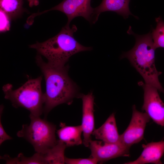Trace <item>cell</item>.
<instances>
[{
	"instance_id": "cell-4",
	"label": "cell",
	"mask_w": 164,
	"mask_h": 164,
	"mask_svg": "<svg viewBox=\"0 0 164 164\" xmlns=\"http://www.w3.org/2000/svg\"><path fill=\"white\" fill-rule=\"evenodd\" d=\"M42 77L29 79L21 87L12 89V84L4 85L2 90L5 98L11 102L15 108L22 107L29 110L30 114L40 116L43 111L44 94L41 89Z\"/></svg>"
},
{
	"instance_id": "cell-15",
	"label": "cell",
	"mask_w": 164,
	"mask_h": 164,
	"mask_svg": "<svg viewBox=\"0 0 164 164\" xmlns=\"http://www.w3.org/2000/svg\"><path fill=\"white\" fill-rule=\"evenodd\" d=\"M66 147L64 143L58 140L55 145L43 153L46 164H64V152Z\"/></svg>"
},
{
	"instance_id": "cell-10",
	"label": "cell",
	"mask_w": 164,
	"mask_h": 164,
	"mask_svg": "<svg viewBox=\"0 0 164 164\" xmlns=\"http://www.w3.org/2000/svg\"><path fill=\"white\" fill-rule=\"evenodd\" d=\"M82 101V118L81 125L83 129L84 145L89 146L91 135L94 130V97L91 92L80 96Z\"/></svg>"
},
{
	"instance_id": "cell-7",
	"label": "cell",
	"mask_w": 164,
	"mask_h": 164,
	"mask_svg": "<svg viewBox=\"0 0 164 164\" xmlns=\"http://www.w3.org/2000/svg\"><path fill=\"white\" fill-rule=\"evenodd\" d=\"M138 85L144 91V101L142 110L154 122L164 127V103L155 87L140 81Z\"/></svg>"
},
{
	"instance_id": "cell-19",
	"label": "cell",
	"mask_w": 164,
	"mask_h": 164,
	"mask_svg": "<svg viewBox=\"0 0 164 164\" xmlns=\"http://www.w3.org/2000/svg\"><path fill=\"white\" fill-rule=\"evenodd\" d=\"M65 162L67 164H96L98 162L95 159L91 157L88 158H65Z\"/></svg>"
},
{
	"instance_id": "cell-14",
	"label": "cell",
	"mask_w": 164,
	"mask_h": 164,
	"mask_svg": "<svg viewBox=\"0 0 164 164\" xmlns=\"http://www.w3.org/2000/svg\"><path fill=\"white\" fill-rule=\"evenodd\" d=\"M60 126V128L57 131V134L59 140L64 143L67 147L78 145L83 143L81 138L83 132L81 125L69 126L61 122Z\"/></svg>"
},
{
	"instance_id": "cell-16",
	"label": "cell",
	"mask_w": 164,
	"mask_h": 164,
	"mask_svg": "<svg viewBox=\"0 0 164 164\" xmlns=\"http://www.w3.org/2000/svg\"><path fill=\"white\" fill-rule=\"evenodd\" d=\"M0 159L5 161L6 164H46L43 153L36 152L30 157L25 156L22 153L15 158H12L7 155L0 156Z\"/></svg>"
},
{
	"instance_id": "cell-12",
	"label": "cell",
	"mask_w": 164,
	"mask_h": 164,
	"mask_svg": "<svg viewBox=\"0 0 164 164\" xmlns=\"http://www.w3.org/2000/svg\"><path fill=\"white\" fill-rule=\"evenodd\" d=\"M96 139L111 143H121L114 113H112L99 128L92 133Z\"/></svg>"
},
{
	"instance_id": "cell-3",
	"label": "cell",
	"mask_w": 164,
	"mask_h": 164,
	"mask_svg": "<svg viewBox=\"0 0 164 164\" xmlns=\"http://www.w3.org/2000/svg\"><path fill=\"white\" fill-rule=\"evenodd\" d=\"M129 29L128 32L133 35L136 42L133 47L124 53L121 58L128 59L143 78L145 83L156 88L164 94V88L159 77L162 72L157 70L155 64V48L151 32L138 35Z\"/></svg>"
},
{
	"instance_id": "cell-21",
	"label": "cell",
	"mask_w": 164,
	"mask_h": 164,
	"mask_svg": "<svg viewBox=\"0 0 164 164\" xmlns=\"http://www.w3.org/2000/svg\"><path fill=\"white\" fill-rule=\"evenodd\" d=\"M4 106L2 105L0 106V145L5 141L10 140L12 138L8 135L6 132L2 125L1 118L2 115Z\"/></svg>"
},
{
	"instance_id": "cell-5",
	"label": "cell",
	"mask_w": 164,
	"mask_h": 164,
	"mask_svg": "<svg viewBox=\"0 0 164 164\" xmlns=\"http://www.w3.org/2000/svg\"><path fill=\"white\" fill-rule=\"evenodd\" d=\"M30 123L24 124L18 132V137L29 142L36 152L44 153L57 142L55 136L56 126L40 116L30 114Z\"/></svg>"
},
{
	"instance_id": "cell-11",
	"label": "cell",
	"mask_w": 164,
	"mask_h": 164,
	"mask_svg": "<svg viewBox=\"0 0 164 164\" xmlns=\"http://www.w3.org/2000/svg\"><path fill=\"white\" fill-rule=\"evenodd\" d=\"M143 150L136 160L125 162V164H161V158L164 153V141L152 142L142 144Z\"/></svg>"
},
{
	"instance_id": "cell-9",
	"label": "cell",
	"mask_w": 164,
	"mask_h": 164,
	"mask_svg": "<svg viewBox=\"0 0 164 164\" xmlns=\"http://www.w3.org/2000/svg\"><path fill=\"white\" fill-rule=\"evenodd\" d=\"M89 147L91 152V157L96 159L98 162L130 156V149L121 143H111L91 139Z\"/></svg>"
},
{
	"instance_id": "cell-18",
	"label": "cell",
	"mask_w": 164,
	"mask_h": 164,
	"mask_svg": "<svg viewBox=\"0 0 164 164\" xmlns=\"http://www.w3.org/2000/svg\"><path fill=\"white\" fill-rule=\"evenodd\" d=\"M156 26L151 33L154 46L156 49L164 48V21L160 17L155 19Z\"/></svg>"
},
{
	"instance_id": "cell-17",
	"label": "cell",
	"mask_w": 164,
	"mask_h": 164,
	"mask_svg": "<svg viewBox=\"0 0 164 164\" xmlns=\"http://www.w3.org/2000/svg\"><path fill=\"white\" fill-rule=\"evenodd\" d=\"M23 0H0V7L10 19H15L23 13Z\"/></svg>"
},
{
	"instance_id": "cell-6",
	"label": "cell",
	"mask_w": 164,
	"mask_h": 164,
	"mask_svg": "<svg viewBox=\"0 0 164 164\" xmlns=\"http://www.w3.org/2000/svg\"><path fill=\"white\" fill-rule=\"evenodd\" d=\"M91 0H63L61 3L46 10L32 15L34 18L41 14L52 10H57L65 14L67 18V25H70L71 21L78 16L84 17L91 23H94L97 21L94 8L91 5Z\"/></svg>"
},
{
	"instance_id": "cell-20",
	"label": "cell",
	"mask_w": 164,
	"mask_h": 164,
	"mask_svg": "<svg viewBox=\"0 0 164 164\" xmlns=\"http://www.w3.org/2000/svg\"><path fill=\"white\" fill-rule=\"evenodd\" d=\"M9 16L3 11L0 9V31L1 32L8 31L10 28Z\"/></svg>"
},
{
	"instance_id": "cell-2",
	"label": "cell",
	"mask_w": 164,
	"mask_h": 164,
	"mask_svg": "<svg viewBox=\"0 0 164 164\" xmlns=\"http://www.w3.org/2000/svg\"><path fill=\"white\" fill-rule=\"evenodd\" d=\"M77 30L75 25L70 27L66 24L54 37L43 42H37L29 47L45 57L50 64L56 66H64L73 55L92 50V47L84 46L76 40L73 34Z\"/></svg>"
},
{
	"instance_id": "cell-22",
	"label": "cell",
	"mask_w": 164,
	"mask_h": 164,
	"mask_svg": "<svg viewBox=\"0 0 164 164\" xmlns=\"http://www.w3.org/2000/svg\"><path fill=\"white\" fill-rule=\"evenodd\" d=\"M30 7L36 6L39 4V0H27Z\"/></svg>"
},
{
	"instance_id": "cell-8",
	"label": "cell",
	"mask_w": 164,
	"mask_h": 164,
	"mask_svg": "<svg viewBox=\"0 0 164 164\" xmlns=\"http://www.w3.org/2000/svg\"><path fill=\"white\" fill-rule=\"evenodd\" d=\"M132 110L130 123L124 132L120 135L121 143L129 149L143 138L146 124L150 119L145 112L138 111L135 105L133 106Z\"/></svg>"
},
{
	"instance_id": "cell-1",
	"label": "cell",
	"mask_w": 164,
	"mask_h": 164,
	"mask_svg": "<svg viewBox=\"0 0 164 164\" xmlns=\"http://www.w3.org/2000/svg\"><path fill=\"white\" fill-rule=\"evenodd\" d=\"M36 62L46 82L43 112L46 117L57 106L64 103L70 104L77 95V88L68 76L67 66L52 65L45 62L39 54L36 57Z\"/></svg>"
},
{
	"instance_id": "cell-13",
	"label": "cell",
	"mask_w": 164,
	"mask_h": 164,
	"mask_svg": "<svg viewBox=\"0 0 164 164\" xmlns=\"http://www.w3.org/2000/svg\"><path fill=\"white\" fill-rule=\"evenodd\" d=\"M130 0H102L100 4L94 8L95 14L97 20L100 14L106 11L113 12L127 18L129 15H133L129 9Z\"/></svg>"
}]
</instances>
